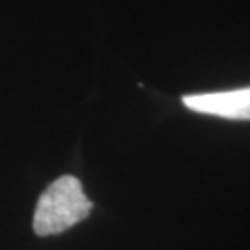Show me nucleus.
I'll return each instance as SVG.
<instances>
[{
  "label": "nucleus",
  "mask_w": 250,
  "mask_h": 250,
  "mask_svg": "<svg viewBox=\"0 0 250 250\" xmlns=\"http://www.w3.org/2000/svg\"><path fill=\"white\" fill-rule=\"evenodd\" d=\"M91 209L93 202L85 197L80 180L62 176L39 197L34 215V232L43 237L67 232L74 224L87 219Z\"/></svg>",
  "instance_id": "nucleus-1"
},
{
  "label": "nucleus",
  "mask_w": 250,
  "mask_h": 250,
  "mask_svg": "<svg viewBox=\"0 0 250 250\" xmlns=\"http://www.w3.org/2000/svg\"><path fill=\"white\" fill-rule=\"evenodd\" d=\"M182 102L188 109L197 113L223 117L230 121H250V87L223 93L188 95Z\"/></svg>",
  "instance_id": "nucleus-2"
}]
</instances>
